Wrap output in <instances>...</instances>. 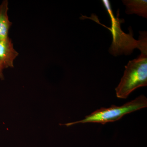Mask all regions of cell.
I'll return each mask as SVG.
<instances>
[{"instance_id": "obj_1", "label": "cell", "mask_w": 147, "mask_h": 147, "mask_svg": "<svg viewBox=\"0 0 147 147\" xmlns=\"http://www.w3.org/2000/svg\"><path fill=\"white\" fill-rule=\"evenodd\" d=\"M102 1L111 19V28L105 26V25L101 24L95 14H92L90 17L82 16L81 18H83V19H92L110 30L113 35V40L112 45L109 49V53L115 56L123 54L129 55L132 53L135 48H138L141 51L146 49L147 32H139L140 36L139 40L134 39L131 30L130 31V33L129 34L125 33L122 31L120 27V23H122L123 19L120 21L118 18H116L115 17L109 1L103 0Z\"/></svg>"}, {"instance_id": "obj_2", "label": "cell", "mask_w": 147, "mask_h": 147, "mask_svg": "<svg viewBox=\"0 0 147 147\" xmlns=\"http://www.w3.org/2000/svg\"><path fill=\"white\" fill-rule=\"evenodd\" d=\"M147 86V53H141L137 59L129 61L123 76L115 88L116 96L125 99L135 90Z\"/></svg>"}, {"instance_id": "obj_3", "label": "cell", "mask_w": 147, "mask_h": 147, "mask_svg": "<svg viewBox=\"0 0 147 147\" xmlns=\"http://www.w3.org/2000/svg\"><path fill=\"white\" fill-rule=\"evenodd\" d=\"M147 107V98L144 95H141L122 106L112 105L110 108H101L86 116L83 119L65 125L69 126L78 123H99L105 124L107 123L118 121L125 115Z\"/></svg>"}, {"instance_id": "obj_4", "label": "cell", "mask_w": 147, "mask_h": 147, "mask_svg": "<svg viewBox=\"0 0 147 147\" xmlns=\"http://www.w3.org/2000/svg\"><path fill=\"white\" fill-rule=\"evenodd\" d=\"M18 53L14 49L11 38L9 37L0 40V63L4 69L13 67L14 60Z\"/></svg>"}, {"instance_id": "obj_5", "label": "cell", "mask_w": 147, "mask_h": 147, "mask_svg": "<svg viewBox=\"0 0 147 147\" xmlns=\"http://www.w3.org/2000/svg\"><path fill=\"white\" fill-rule=\"evenodd\" d=\"M122 3L126 7L127 14L135 13L144 18H147L146 0H123Z\"/></svg>"}, {"instance_id": "obj_6", "label": "cell", "mask_w": 147, "mask_h": 147, "mask_svg": "<svg viewBox=\"0 0 147 147\" xmlns=\"http://www.w3.org/2000/svg\"><path fill=\"white\" fill-rule=\"evenodd\" d=\"M8 10V1L4 0L0 5V40L8 37L9 31L12 25L9 19Z\"/></svg>"}, {"instance_id": "obj_7", "label": "cell", "mask_w": 147, "mask_h": 147, "mask_svg": "<svg viewBox=\"0 0 147 147\" xmlns=\"http://www.w3.org/2000/svg\"><path fill=\"white\" fill-rule=\"evenodd\" d=\"M4 69L3 66L0 63V79L3 80L4 79V75L3 74V70Z\"/></svg>"}]
</instances>
